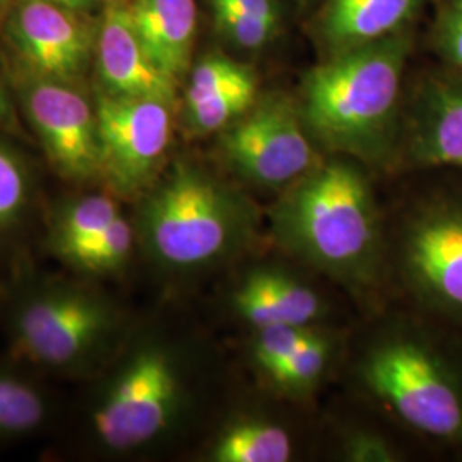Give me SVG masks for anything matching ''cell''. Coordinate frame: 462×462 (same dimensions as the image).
Masks as SVG:
<instances>
[{"instance_id": "cell-1", "label": "cell", "mask_w": 462, "mask_h": 462, "mask_svg": "<svg viewBox=\"0 0 462 462\" xmlns=\"http://www.w3.org/2000/svg\"><path fill=\"white\" fill-rule=\"evenodd\" d=\"M276 240L330 278L364 284L375 276L380 221L364 173L343 162L317 165L291 183L271 215Z\"/></svg>"}, {"instance_id": "cell-2", "label": "cell", "mask_w": 462, "mask_h": 462, "mask_svg": "<svg viewBox=\"0 0 462 462\" xmlns=\"http://www.w3.org/2000/svg\"><path fill=\"white\" fill-rule=\"evenodd\" d=\"M254 208L242 194L189 162H177L141 196L137 240L171 273L217 264L247 242Z\"/></svg>"}, {"instance_id": "cell-3", "label": "cell", "mask_w": 462, "mask_h": 462, "mask_svg": "<svg viewBox=\"0 0 462 462\" xmlns=\"http://www.w3.org/2000/svg\"><path fill=\"white\" fill-rule=\"evenodd\" d=\"M408 47L391 34L343 50L309 74L303 116L326 146L372 156L394 116Z\"/></svg>"}, {"instance_id": "cell-4", "label": "cell", "mask_w": 462, "mask_h": 462, "mask_svg": "<svg viewBox=\"0 0 462 462\" xmlns=\"http://www.w3.org/2000/svg\"><path fill=\"white\" fill-rule=\"evenodd\" d=\"M120 324L118 309L95 288L47 281L26 290L11 309V346L26 364L81 374L108 355Z\"/></svg>"}, {"instance_id": "cell-5", "label": "cell", "mask_w": 462, "mask_h": 462, "mask_svg": "<svg viewBox=\"0 0 462 462\" xmlns=\"http://www.w3.org/2000/svg\"><path fill=\"white\" fill-rule=\"evenodd\" d=\"M182 399L177 358L160 343H144L124 358L93 397L89 431L106 452H133L171 427Z\"/></svg>"}, {"instance_id": "cell-6", "label": "cell", "mask_w": 462, "mask_h": 462, "mask_svg": "<svg viewBox=\"0 0 462 462\" xmlns=\"http://www.w3.org/2000/svg\"><path fill=\"white\" fill-rule=\"evenodd\" d=\"M364 379L410 427L437 439L462 437V393L427 347L396 339L366 358Z\"/></svg>"}, {"instance_id": "cell-7", "label": "cell", "mask_w": 462, "mask_h": 462, "mask_svg": "<svg viewBox=\"0 0 462 462\" xmlns=\"http://www.w3.org/2000/svg\"><path fill=\"white\" fill-rule=\"evenodd\" d=\"M101 180L116 196L141 198L156 179L171 141V105L99 93Z\"/></svg>"}, {"instance_id": "cell-8", "label": "cell", "mask_w": 462, "mask_h": 462, "mask_svg": "<svg viewBox=\"0 0 462 462\" xmlns=\"http://www.w3.org/2000/svg\"><path fill=\"white\" fill-rule=\"evenodd\" d=\"M233 170L261 187H284L312 171L315 152L295 108L264 99L233 122L221 139Z\"/></svg>"}, {"instance_id": "cell-9", "label": "cell", "mask_w": 462, "mask_h": 462, "mask_svg": "<svg viewBox=\"0 0 462 462\" xmlns=\"http://www.w3.org/2000/svg\"><path fill=\"white\" fill-rule=\"evenodd\" d=\"M21 98L53 170L67 182L99 180L97 106L72 84L36 74L23 86Z\"/></svg>"}, {"instance_id": "cell-10", "label": "cell", "mask_w": 462, "mask_h": 462, "mask_svg": "<svg viewBox=\"0 0 462 462\" xmlns=\"http://www.w3.org/2000/svg\"><path fill=\"white\" fill-rule=\"evenodd\" d=\"M11 28L36 76L72 83L86 70L93 36L76 11L50 0H23Z\"/></svg>"}, {"instance_id": "cell-11", "label": "cell", "mask_w": 462, "mask_h": 462, "mask_svg": "<svg viewBox=\"0 0 462 462\" xmlns=\"http://www.w3.org/2000/svg\"><path fill=\"white\" fill-rule=\"evenodd\" d=\"M404 263L421 295L462 317V206L418 216L406 235Z\"/></svg>"}, {"instance_id": "cell-12", "label": "cell", "mask_w": 462, "mask_h": 462, "mask_svg": "<svg viewBox=\"0 0 462 462\" xmlns=\"http://www.w3.org/2000/svg\"><path fill=\"white\" fill-rule=\"evenodd\" d=\"M105 93L165 101L173 106L177 83L158 66L135 32L129 4L112 2L101 21L97 45Z\"/></svg>"}, {"instance_id": "cell-13", "label": "cell", "mask_w": 462, "mask_h": 462, "mask_svg": "<svg viewBox=\"0 0 462 462\" xmlns=\"http://www.w3.org/2000/svg\"><path fill=\"white\" fill-rule=\"evenodd\" d=\"M233 305L255 329L271 326L309 328L322 312V301L312 288L273 269L250 273L236 288Z\"/></svg>"}, {"instance_id": "cell-14", "label": "cell", "mask_w": 462, "mask_h": 462, "mask_svg": "<svg viewBox=\"0 0 462 462\" xmlns=\"http://www.w3.org/2000/svg\"><path fill=\"white\" fill-rule=\"evenodd\" d=\"M129 11L151 59L179 81L190 64L198 30L196 0H134Z\"/></svg>"}, {"instance_id": "cell-15", "label": "cell", "mask_w": 462, "mask_h": 462, "mask_svg": "<svg viewBox=\"0 0 462 462\" xmlns=\"http://www.w3.org/2000/svg\"><path fill=\"white\" fill-rule=\"evenodd\" d=\"M418 0H329L320 28L341 50L379 42L413 16Z\"/></svg>"}, {"instance_id": "cell-16", "label": "cell", "mask_w": 462, "mask_h": 462, "mask_svg": "<svg viewBox=\"0 0 462 462\" xmlns=\"http://www.w3.org/2000/svg\"><path fill=\"white\" fill-rule=\"evenodd\" d=\"M122 209L108 192H88L60 202L50 217L49 248L62 259L72 248L93 242L106 230Z\"/></svg>"}, {"instance_id": "cell-17", "label": "cell", "mask_w": 462, "mask_h": 462, "mask_svg": "<svg viewBox=\"0 0 462 462\" xmlns=\"http://www.w3.org/2000/svg\"><path fill=\"white\" fill-rule=\"evenodd\" d=\"M293 444L284 430L267 421H242L223 431L211 450L216 462H286Z\"/></svg>"}, {"instance_id": "cell-18", "label": "cell", "mask_w": 462, "mask_h": 462, "mask_svg": "<svg viewBox=\"0 0 462 462\" xmlns=\"http://www.w3.org/2000/svg\"><path fill=\"white\" fill-rule=\"evenodd\" d=\"M49 399L33 380L0 366V439L30 435L47 421Z\"/></svg>"}, {"instance_id": "cell-19", "label": "cell", "mask_w": 462, "mask_h": 462, "mask_svg": "<svg viewBox=\"0 0 462 462\" xmlns=\"http://www.w3.org/2000/svg\"><path fill=\"white\" fill-rule=\"evenodd\" d=\"M135 240V225L122 213L106 230L101 231L93 242L72 248L60 261L84 274H116L131 261Z\"/></svg>"}, {"instance_id": "cell-20", "label": "cell", "mask_w": 462, "mask_h": 462, "mask_svg": "<svg viewBox=\"0 0 462 462\" xmlns=\"http://www.w3.org/2000/svg\"><path fill=\"white\" fill-rule=\"evenodd\" d=\"M34 182L30 166L5 143H0V238L23 228L33 209Z\"/></svg>"}, {"instance_id": "cell-21", "label": "cell", "mask_w": 462, "mask_h": 462, "mask_svg": "<svg viewBox=\"0 0 462 462\" xmlns=\"http://www.w3.org/2000/svg\"><path fill=\"white\" fill-rule=\"evenodd\" d=\"M423 156L430 163L462 166V88L446 89L435 99Z\"/></svg>"}, {"instance_id": "cell-22", "label": "cell", "mask_w": 462, "mask_h": 462, "mask_svg": "<svg viewBox=\"0 0 462 462\" xmlns=\"http://www.w3.org/2000/svg\"><path fill=\"white\" fill-rule=\"evenodd\" d=\"M257 97L255 76L230 89L221 91L213 98L204 99L185 108V124L190 133L204 135L230 127L254 106Z\"/></svg>"}, {"instance_id": "cell-23", "label": "cell", "mask_w": 462, "mask_h": 462, "mask_svg": "<svg viewBox=\"0 0 462 462\" xmlns=\"http://www.w3.org/2000/svg\"><path fill=\"white\" fill-rule=\"evenodd\" d=\"M250 78H254V72L231 59L221 55L206 57L190 74V81L185 89V108L194 106L204 99L213 98L221 91L244 83Z\"/></svg>"}, {"instance_id": "cell-24", "label": "cell", "mask_w": 462, "mask_h": 462, "mask_svg": "<svg viewBox=\"0 0 462 462\" xmlns=\"http://www.w3.org/2000/svg\"><path fill=\"white\" fill-rule=\"evenodd\" d=\"M329 349V343L324 337L309 332L293 355L271 375V379L291 391L312 387L326 370Z\"/></svg>"}, {"instance_id": "cell-25", "label": "cell", "mask_w": 462, "mask_h": 462, "mask_svg": "<svg viewBox=\"0 0 462 462\" xmlns=\"http://www.w3.org/2000/svg\"><path fill=\"white\" fill-rule=\"evenodd\" d=\"M209 2L213 5L216 24L221 30V33L242 49H261L276 33V26L248 14L244 9L231 4L230 0Z\"/></svg>"}, {"instance_id": "cell-26", "label": "cell", "mask_w": 462, "mask_h": 462, "mask_svg": "<svg viewBox=\"0 0 462 462\" xmlns=\"http://www.w3.org/2000/svg\"><path fill=\"white\" fill-rule=\"evenodd\" d=\"M307 334V328L297 326H271L257 329V337L254 343L255 364L271 377L293 355Z\"/></svg>"}, {"instance_id": "cell-27", "label": "cell", "mask_w": 462, "mask_h": 462, "mask_svg": "<svg viewBox=\"0 0 462 462\" xmlns=\"http://www.w3.org/2000/svg\"><path fill=\"white\" fill-rule=\"evenodd\" d=\"M439 42L450 62L462 67V0H450L440 19Z\"/></svg>"}, {"instance_id": "cell-28", "label": "cell", "mask_w": 462, "mask_h": 462, "mask_svg": "<svg viewBox=\"0 0 462 462\" xmlns=\"http://www.w3.org/2000/svg\"><path fill=\"white\" fill-rule=\"evenodd\" d=\"M349 454L353 456L355 461H389L393 457L391 452L387 450V447L383 446L380 440L374 439H356L351 442V450Z\"/></svg>"}, {"instance_id": "cell-29", "label": "cell", "mask_w": 462, "mask_h": 462, "mask_svg": "<svg viewBox=\"0 0 462 462\" xmlns=\"http://www.w3.org/2000/svg\"><path fill=\"white\" fill-rule=\"evenodd\" d=\"M230 2L235 4L236 7L244 9L248 14L259 17V19H263L265 23L278 28L280 14H278V9H276L273 0H230Z\"/></svg>"}, {"instance_id": "cell-30", "label": "cell", "mask_w": 462, "mask_h": 462, "mask_svg": "<svg viewBox=\"0 0 462 462\" xmlns=\"http://www.w3.org/2000/svg\"><path fill=\"white\" fill-rule=\"evenodd\" d=\"M0 129H5L9 133H19L16 110L2 78H0Z\"/></svg>"}, {"instance_id": "cell-31", "label": "cell", "mask_w": 462, "mask_h": 462, "mask_svg": "<svg viewBox=\"0 0 462 462\" xmlns=\"http://www.w3.org/2000/svg\"><path fill=\"white\" fill-rule=\"evenodd\" d=\"M50 2H55L59 5H64L67 9H72V11H81V9L91 7L98 0H50Z\"/></svg>"}, {"instance_id": "cell-32", "label": "cell", "mask_w": 462, "mask_h": 462, "mask_svg": "<svg viewBox=\"0 0 462 462\" xmlns=\"http://www.w3.org/2000/svg\"><path fill=\"white\" fill-rule=\"evenodd\" d=\"M9 4V0H0V13L4 11V7Z\"/></svg>"}]
</instances>
